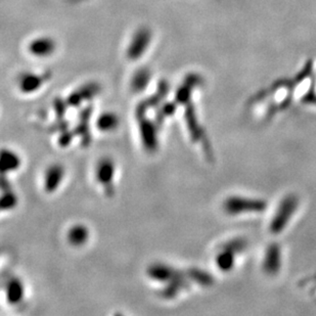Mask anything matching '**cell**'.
I'll use <instances>...</instances> for the list:
<instances>
[{"label":"cell","instance_id":"obj_8","mask_svg":"<svg viewBox=\"0 0 316 316\" xmlns=\"http://www.w3.org/2000/svg\"><path fill=\"white\" fill-rule=\"evenodd\" d=\"M98 90L99 87L97 84L91 83L88 85H85L82 88L73 92L68 97L67 104L71 107H78L81 105V103L84 102V100L92 98L98 92Z\"/></svg>","mask_w":316,"mask_h":316},{"label":"cell","instance_id":"obj_4","mask_svg":"<svg viewBox=\"0 0 316 316\" xmlns=\"http://www.w3.org/2000/svg\"><path fill=\"white\" fill-rule=\"evenodd\" d=\"M140 126V136L142 140V145L149 152H154L157 150L158 140H157V126L145 116H137Z\"/></svg>","mask_w":316,"mask_h":316},{"label":"cell","instance_id":"obj_1","mask_svg":"<svg viewBox=\"0 0 316 316\" xmlns=\"http://www.w3.org/2000/svg\"><path fill=\"white\" fill-rule=\"evenodd\" d=\"M153 40V32L148 27H140L133 33L126 48V57L136 62L148 51Z\"/></svg>","mask_w":316,"mask_h":316},{"label":"cell","instance_id":"obj_20","mask_svg":"<svg viewBox=\"0 0 316 316\" xmlns=\"http://www.w3.org/2000/svg\"><path fill=\"white\" fill-rule=\"evenodd\" d=\"M65 105H67V104H65L64 102H62L61 99H57L56 102H55V104H54V109H55V113H56V115H57V117L62 118V117L64 116V114H65Z\"/></svg>","mask_w":316,"mask_h":316},{"label":"cell","instance_id":"obj_14","mask_svg":"<svg viewBox=\"0 0 316 316\" xmlns=\"http://www.w3.org/2000/svg\"><path fill=\"white\" fill-rule=\"evenodd\" d=\"M21 166L20 157L10 150H3L1 154V170L4 173L16 171Z\"/></svg>","mask_w":316,"mask_h":316},{"label":"cell","instance_id":"obj_6","mask_svg":"<svg viewBox=\"0 0 316 316\" xmlns=\"http://www.w3.org/2000/svg\"><path fill=\"white\" fill-rule=\"evenodd\" d=\"M148 274L149 276L155 280L169 282L175 278L186 276V271L183 272L164 264H154L149 268Z\"/></svg>","mask_w":316,"mask_h":316},{"label":"cell","instance_id":"obj_15","mask_svg":"<svg viewBox=\"0 0 316 316\" xmlns=\"http://www.w3.org/2000/svg\"><path fill=\"white\" fill-rule=\"evenodd\" d=\"M91 115V109L87 108L85 109L81 115H80V122L76 128V133L79 135H82V143L83 146H87L90 141L89 136V127H88V120L90 119Z\"/></svg>","mask_w":316,"mask_h":316},{"label":"cell","instance_id":"obj_21","mask_svg":"<svg viewBox=\"0 0 316 316\" xmlns=\"http://www.w3.org/2000/svg\"><path fill=\"white\" fill-rule=\"evenodd\" d=\"M73 135H74V133H71V132H69V131H65V132L62 134L61 138H60L61 146H63V147L69 146L71 140H72V138H73Z\"/></svg>","mask_w":316,"mask_h":316},{"label":"cell","instance_id":"obj_16","mask_svg":"<svg viewBox=\"0 0 316 316\" xmlns=\"http://www.w3.org/2000/svg\"><path fill=\"white\" fill-rule=\"evenodd\" d=\"M192 89L193 85L189 82H184V84L177 89L175 93V100L177 104L181 105H188L191 100L192 95Z\"/></svg>","mask_w":316,"mask_h":316},{"label":"cell","instance_id":"obj_12","mask_svg":"<svg viewBox=\"0 0 316 316\" xmlns=\"http://www.w3.org/2000/svg\"><path fill=\"white\" fill-rule=\"evenodd\" d=\"M185 121L188 124V129L191 133V137L195 141H199L202 138V129L199 128L197 115L195 113V109L193 106L190 105V103L186 105V110H185Z\"/></svg>","mask_w":316,"mask_h":316},{"label":"cell","instance_id":"obj_18","mask_svg":"<svg viewBox=\"0 0 316 316\" xmlns=\"http://www.w3.org/2000/svg\"><path fill=\"white\" fill-rule=\"evenodd\" d=\"M217 263H218L219 268H221V269H223V270H227V269L231 268V266H232V263H233V256L231 255V253H229L228 251H226L225 253L220 254V255L218 256Z\"/></svg>","mask_w":316,"mask_h":316},{"label":"cell","instance_id":"obj_13","mask_svg":"<svg viewBox=\"0 0 316 316\" xmlns=\"http://www.w3.org/2000/svg\"><path fill=\"white\" fill-rule=\"evenodd\" d=\"M120 124V119L117 114L113 112H106L100 115L96 121V127L103 132L114 131Z\"/></svg>","mask_w":316,"mask_h":316},{"label":"cell","instance_id":"obj_3","mask_svg":"<svg viewBox=\"0 0 316 316\" xmlns=\"http://www.w3.org/2000/svg\"><path fill=\"white\" fill-rule=\"evenodd\" d=\"M115 174V164L110 158H104L97 163L95 169L96 180L102 184L106 193L110 194V189L113 191V178Z\"/></svg>","mask_w":316,"mask_h":316},{"label":"cell","instance_id":"obj_19","mask_svg":"<svg viewBox=\"0 0 316 316\" xmlns=\"http://www.w3.org/2000/svg\"><path fill=\"white\" fill-rule=\"evenodd\" d=\"M176 111V105L173 104H167L164 106V108L161 110V112H159V121L172 116Z\"/></svg>","mask_w":316,"mask_h":316},{"label":"cell","instance_id":"obj_2","mask_svg":"<svg viewBox=\"0 0 316 316\" xmlns=\"http://www.w3.org/2000/svg\"><path fill=\"white\" fill-rule=\"evenodd\" d=\"M56 41L47 35L35 37L27 45L28 52L36 59H48L56 51Z\"/></svg>","mask_w":316,"mask_h":316},{"label":"cell","instance_id":"obj_7","mask_svg":"<svg viewBox=\"0 0 316 316\" xmlns=\"http://www.w3.org/2000/svg\"><path fill=\"white\" fill-rule=\"evenodd\" d=\"M65 175V169L60 164H53L46 170L44 189L47 193H53L59 188Z\"/></svg>","mask_w":316,"mask_h":316},{"label":"cell","instance_id":"obj_11","mask_svg":"<svg viewBox=\"0 0 316 316\" xmlns=\"http://www.w3.org/2000/svg\"><path fill=\"white\" fill-rule=\"evenodd\" d=\"M89 238V231L88 228L82 225L77 224L72 227L68 233V240L72 246L81 247L85 245L86 241Z\"/></svg>","mask_w":316,"mask_h":316},{"label":"cell","instance_id":"obj_17","mask_svg":"<svg viewBox=\"0 0 316 316\" xmlns=\"http://www.w3.org/2000/svg\"><path fill=\"white\" fill-rule=\"evenodd\" d=\"M18 204V198L10 190L3 192L1 198V210H11Z\"/></svg>","mask_w":316,"mask_h":316},{"label":"cell","instance_id":"obj_10","mask_svg":"<svg viewBox=\"0 0 316 316\" xmlns=\"http://www.w3.org/2000/svg\"><path fill=\"white\" fill-rule=\"evenodd\" d=\"M6 299L10 304H18L24 298V285L18 277H12L6 282Z\"/></svg>","mask_w":316,"mask_h":316},{"label":"cell","instance_id":"obj_5","mask_svg":"<svg viewBox=\"0 0 316 316\" xmlns=\"http://www.w3.org/2000/svg\"><path fill=\"white\" fill-rule=\"evenodd\" d=\"M47 75H40L32 72L23 73L18 81L19 89L24 94H31L38 91L47 80Z\"/></svg>","mask_w":316,"mask_h":316},{"label":"cell","instance_id":"obj_9","mask_svg":"<svg viewBox=\"0 0 316 316\" xmlns=\"http://www.w3.org/2000/svg\"><path fill=\"white\" fill-rule=\"evenodd\" d=\"M152 73L148 68H140L136 70L130 80V88L133 92L138 93L145 90L150 84Z\"/></svg>","mask_w":316,"mask_h":316}]
</instances>
